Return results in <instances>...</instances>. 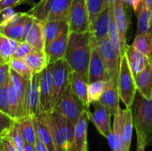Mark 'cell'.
I'll return each mask as SVG.
<instances>
[{
  "instance_id": "cell-1",
  "label": "cell",
  "mask_w": 152,
  "mask_h": 151,
  "mask_svg": "<svg viewBox=\"0 0 152 151\" xmlns=\"http://www.w3.org/2000/svg\"><path fill=\"white\" fill-rule=\"evenodd\" d=\"M92 50L93 40L90 30L83 33L69 31L64 60L72 71L81 75L86 81Z\"/></svg>"
},
{
  "instance_id": "cell-2",
  "label": "cell",
  "mask_w": 152,
  "mask_h": 151,
  "mask_svg": "<svg viewBox=\"0 0 152 151\" xmlns=\"http://www.w3.org/2000/svg\"><path fill=\"white\" fill-rule=\"evenodd\" d=\"M130 109L137 141L143 142L147 147L151 145L152 97L146 99L139 92H136Z\"/></svg>"
},
{
  "instance_id": "cell-3",
  "label": "cell",
  "mask_w": 152,
  "mask_h": 151,
  "mask_svg": "<svg viewBox=\"0 0 152 151\" xmlns=\"http://www.w3.org/2000/svg\"><path fill=\"white\" fill-rule=\"evenodd\" d=\"M72 0H40L27 12L42 22L69 20Z\"/></svg>"
},
{
  "instance_id": "cell-4",
  "label": "cell",
  "mask_w": 152,
  "mask_h": 151,
  "mask_svg": "<svg viewBox=\"0 0 152 151\" xmlns=\"http://www.w3.org/2000/svg\"><path fill=\"white\" fill-rule=\"evenodd\" d=\"M50 65L52 69V109L53 110L69 84L71 69L64 59L50 62Z\"/></svg>"
},
{
  "instance_id": "cell-5",
  "label": "cell",
  "mask_w": 152,
  "mask_h": 151,
  "mask_svg": "<svg viewBox=\"0 0 152 151\" xmlns=\"http://www.w3.org/2000/svg\"><path fill=\"white\" fill-rule=\"evenodd\" d=\"M118 88L120 101L125 104L126 108H130L137 90L135 86L134 77L128 66L125 55H122L120 59L118 76Z\"/></svg>"
},
{
  "instance_id": "cell-6",
  "label": "cell",
  "mask_w": 152,
  "mask_h": 151,
  "mask_svg": "<svg viewBox=\"0 0 152 151\" xmlns=\"http://www.w3.org/2000/svg\"><path fill=\"white\" fill-rule=\"evenodd\" d=\"M93 46L95 47L98 51L107 69L110 78L118 81L121 56L117 53L109 37L106 36L93 42Z\"/></svg>"
},
{
  "instance_id": "cell-7",
  "label": "cell",
  "mask_w": 152,
  "mask_h": 151,
  "mask_svg": "<svg viewBox=\"0 0 152 151\" xmlns=\"http://www.w3.org/2000/svg\"><path fill=\"white\" fill-rule=\"evenodd\" d=\"M85 109H86L83 103L74 94V93L71 90L70 84H69L64 93L59 99L53 110L58 111L67 119L76 124L81 113Z\"/></svg>"
},
{
  "instance_id": "cell-8",
  "label": "cell",
  "mask_w": 152,
  "mask_h": 151,
  "mask_svg": "<svg viewBox=\"0 0 152 151\" xmlns=\"http://www.w3.org/2000/svg\"><path fill=\"white\" fill-rule=\"evenodd\" d=\"M68 23L70 32L83 33L90 30L89 15L86 0H72Z\"/></svg>"
},
{
  "instance_id": "cell-9",
  "label": "cell",
  "mask_w": 152,
  "mask_h": 151,
  "mask_svg": "<svg viewBox=\"0 0 152 151\" xmlns=\"http://www.w3.org/2000/svg\"><path fill=\"white\" fill-rule=\"evenodd\" d=\"M41 113L39 101V73L33 74V76L27 80L26 91L24 96L23 117L36 116Z\"/></svg>"
},
{
  "instance_id": "cell-10",
  "label": "cell",
  "mask_w": 152,
  "mask_h": 151,
  "mask_svg": "<svg viewBox=\"0 0 152 151\" xmlns=\"http://www.w3.org/2000/svg\"><path fill=\"white\" fill-rule=\"evenodd\" d=\"M32 118L37 140L44 143L49 151H58L53 137L49 113L41 112Z\"/></svg>"
},
{
  "instance_id": "cell-11",
  "label": "cell",
  "mask_w": 152,
  "mask_h": 151,
  "mask_svg": "<svg viewBox=\"0 0 152 151\" xmlns=\"http://www.w3.org/2000/svg\"><path fill=\"white\" fill-rule=\"evenodd\" d=\"M93 105L94 106V111L89 112V120L94 124L98 133L107 139L112 132V115L99 101L93 103Z\"/></svg>"
},
{
  "instance_id": "cell-12",
  "label": "cell",
  "mask_w": 152,
  "mask_h": 151,
  "mask_svg": "<svg viewBox=\"0 0 152 151\" xmlns=\"http://www.w3.org/2000/svg\"><path fill=\"white\" fill-rule=\"evenodd\" d=\"M39 101L41 112L49 113L52 109V69L50 63L39 73Z\"/></svg>"
},
{
  "instance_id": "cell-13",
  "label": "cell",
  "mask_w": 152,
  "mask_h": 151,
  "mask_svg": "<svg viewBox=\"0 0 152 151\" xmlns=\"http://www.w3.org/2000/svg\"><path fill=\"white\" fill-rule=\"evenodd\" d=\"M113 13L116 28L119 36L120 45L122 54H124L125 48L127 44L126 36L129 28V16L127 13V9L124 6L122 0H116L113 4Z\"/></svg>"
},
{
  "instance_id": "cell-14",
  "label": "cell",
  "mask_w": 152,
  "mask_h": 151,
  "mask_svg": "<svg viewBox=\"0 0 152 151\" xmlns=\"http://www.w3.org/2000/svg\"><path fill=\"white\" fill-rule=\"evenodd\" d=\"M90 109H85L81 113L77 121L75 124L74 140L70 151H83L88 147L87 130L89 123Z\"/></svg>"
},
{
  "instance_id": "cell-15",
  "label": "cell",
  "mask_w": 152,
  "mask_h": 151,
  "mask_svg": "<svg viewBox=\"0 0 152 151\" xmlns=\"http://www.w3.org/2000/svg\"><path fill=\"white\" fill-rule=\"evenodd\" d=\"M99 102L110 112L112 117L119 111L121 108L120 96L118 88V81L113 79L106 81V85L99 100Z\"/></svg>"
},
{
  "instance_id": "cell-16",
  "label": "cell",
  "mask_w": 152,
  "mask_h": 151,
  "mask_svg": "<svg viewBox=\"0 0 152 151\" xmlns=\"http://www.w3.org/2000/svg\"><path fill=\"white\" fill-rule=\"evenodd\" d=\"M53 137L58 151H67L66 148V117L56 110L49 112Z\"/></svg>"
},
{
  "instance_id": "cell-17",
  "label": "cell",
  "mask_w": 152,
  "mask_h": 151,
  "mask_svg": "<svg viewBox=\"0 0 152 151\" xmlns=\"http://www.w3.org/2000/svg\"><path fill=\"white\" fill-rule=\"evenodd\" d=\"M25 12H17L16 16L4 23L0 24V34L9 38L22 42L25 40L23 30V20Z\"/></svg>"
},
{
  "instance_id": "cell-18",
  "label": "cell",
  "mask_w": 152,
  "mask_h": 151,
  "mask_svg": "<svg viewBox=\"0 0 152 151\" xmlns=\"http://www.w3.org/2000/svg\"><path fill=\"white\" fill-rule=\"evenodd\" d=\"M110 76L107 71V69L95 47L93 46L91 58L88 67V83L94 81H108L110 80Z\"/></svg>"
},
{
  "instance_id": "cell-19",
  "label": "cell",
  "mask_w": 152,
  "mask_h": 151,
  "mask_svg": "<svg viewBox=\"0 0 152 151\" xmlns=\"http://www.w3.org/2000/svg\"><path fill=\"white\" fill-rule=\"evenodd\" d=\"M123 55H125L134 77L142 72L150 62V58L136 50L132 44H126Z\"/></svg>"
},
{
  "instance_id": "cell-20",
  "label": "cell",
  "mask_w": 152,
  "mask_h": 151,
  "mask_svg": "<svg viewBox=\"0 0 152 151\" xmlns=\"http://www.w3.org/2000/svg\"><path fill=\"white\" fill-rule=\"evenodd\" d=\"M69 35V29L63 31L45 49V53L47 55L49 62L64 59L67 45H68Z\"/></svg>"
},
{
  "instance_id": "cell-21",
  "label": "cell",
  "mask_w": 152,
  "mask_h": 151,
  "mask_svg": "<svg viewBox=\"0 0 152 151\" xmlns=\"http://www.w3.org/2000/svg\"><path fill=\"white\" fill-rule=\"evenodd\" d=\"M137 92L146 99L152 97V59H150L148 66L134 77Z\"/></svg>"
},
{
  "instance_id": "cell-22",
  "label": "cell",
  "mask_w": 152,
  "mask_h": 151,
  "mask_svg": "<svg viewBox=\"0 0 152 151\" xmlns=\"http://www.w3.org/2000/svg\"><path fill=\"white\" fill-rule=\"evenodd\" d=\"M110 6L104 8L96 17L94 21L90 25V32L93 42L108 36Z\"/></svg>"
},
{
  "instance_id": "cell-23",
  "label": "cell",
  "mask_w": 152,
  "mask_h": 151,
  "mask_svg": "<svg viewBox=\"0 0 152 151\" xmlns=\"http://www.w3.org/2000/svg\"><path fill=\"white\" fill-rule=\"evenodd\" d=\"M69 84L74 94L83 103L86 109H90V105L88 103V97H87L88 82L81 75L71 70L70 77H69Z\"/></svg>"
},
{
  "instance_id": "cell-24",
  "label": "cell",
  "mask_w": 152,
  "mask_h": 151,
  "mask_svg": "<svg viewBox=\"0 0 152 151\" xmlns=\"http://www.w3.org/2000/svg\"><path fill=\"white\" fill-rule=\"evenodd\" d=\"M25 41L31 45L35 50L45 51V37H44V22L37 19H34L32 26L28 30Z\"/></svg>"
},
{
  "instance_id": "cell-25",
  "label": "cell",
  "mask_w": 152,
  "mask_h": 151,
  "mask_svg": "<svg viewBox=\"0 0 152 151\" xmlns=\"http://www.w3.org/2000/svg\"><path fill=\"white\" fill-rule=\"evenodd\" d=\"M69 29L68 21L64 20H50L44 22V37L45 49L63 31Z\"/></svg>"
},
{
  "instance_id": "cell-26",
  "label": "cell",
  "mask_w": 152,
  "mask_h": 151,
  "mask_svg": "<svg viewBox=\"0 0 152 151\" xmlns=\"http://www.w3.org/2000/svg\"><path fill=\"white\" fill-rule=\"evenodd\" d=\"M122 121H123V109H120L118 112L113 115V125H112V138L114 142L113 151H129L124 141L123 131H122Z\"/></svg>"
},
{
  "instance_id": "cell-27",
  "label": "cell",
  "mask_w": 152,
  "mask_h": 151,
  "mask_svg": "<svg viewBox=\"0 0 152 151\" xmlns=\"http://www.w3.org/2000/svg\"><path fill=\"white\" fill-rule=\"evenodd\" d=\"M16 122H17L18 131L20 136L22 137L23 141L25 142V143L36 144L37 138L32 117L26 116L16 120Z\"/></svg>"
},
{
  "instance_id": "cell-28",
  "label": "cell",
  "mask_w": 152,
  "mask_h": 151,
  "mask_svg": "<svg viewBox=\"0 0 152 151\" xmlns=\"http://www.w3.org/2000/svg\"><path fill=\"white\" fill-rule=\"evenodd\" d=\"M23 60L28 65L34 74L40 73L50 63L45 51H38L35 49Z\"/></svg>"
},
{
  "instance_id": "cell-29",
  "label": "cell",
  "mask_w": 152,
  "mask_h": 151,
  "mask_svg": "<svg viewBox=\"0 0 152 151\" xmlns=\"http://www.w3.org/2000/svg\"><path fill=\"white\" fill-rule=\"evenodd\" d=\"M132 45L148 58L152 59V28L149 31L136 34Z\"/></svg>"
},
{
  "instance_id": "cell-30",
  "label": "cell",
  "mask_w": 152,
  "mask_h": 151,
  "mask_svg": "<svg viewBox=\"0 0 152 151\" xmlns=\"http://www.w3.org/2000/svg\"><path fill=\"white\" fill-rule=\"evenodd\" d=\"M10 81L12 84L15 92L17 93V97L19 100V107H20V118L23 116V105H24V96L26 91V83L27 80L20 77L13 70H10ZM19 118V119H20Z\"/></svg>"
},
{
  "instance_id": "cell-31",
  "label": "cell",
  "mask_w": 152,
  "mask_h": 151,
  "mask_svg": "<svg viewBox=\"0 0 152 151\" xmlns=\"http://www.w3.org/2000/svg\"><path fill=\"white\" fill-rule=\"evenodd\" d=\"M134 124L132 119V113L130 108H126L123 109V121H122V131L124 141L127 149L130 150L132 137H133V130H134Z\"/></svg>"
},
{
  "instance_id": "cell-32",
  "label": "cell",
  "mask_w": 152,
  "mask_h": 151,
  "mask_svg": "<svg viewBox=\"0 0 152 151\" xmlns=\"http://www.w3.org/2000/svg\"><path fill=\"white\" fill-rule=\"evenodd\" d=\"M19 43L20 42L16 40L0 34V55L6 62H9V61L13 57Z\"/></svg>"
},
{
  "instance_id": "cell-33",
  "label": "cell",
  "mask_w": 152,
  "mask_h": 151,
  "mask_svg": "<svg viewBox=\"0 0 152 151\" xmlns=\"http://www.w3.org/2000/svg\"><path fill=\"white\" fill-rule=\"evenodd\" d=\"M108 37L110 40L115 51L119 56H122L121 45L119 36L116 28L115 20H114V13H113V5L110 6V16H109V28H108Z\"/></svg>"
},
{
  "instance_id": "cell-34",
  "label": "cell",
  "mask_w": 152,
  "mask_h": 151,
  "mask_svg": "<svg viewBox=\"0 0 152 151\" xmlns=\"http://www.w3.org/2000/svg\"><path fill=\"white\" fill-rule=\"evenodd\" d=\"M137 17V33H143L152 28V11L146 7L142 8Z\"/></svg>"
},
{
  "instance_id": "cell-35",
  "label": "cell",
  "mask_w": 152,
  "mask_h": 151,
  "mask_svg": "<svg viewBox=\"0 0 152 151\" xmlns=\"http://www.w3.org/2000/svg\"><path fill=\"white\" fill-rule=\"evenodd\" d=\"M105 85H106V81H102V80L88 83L87 97H88V103L90 106L93 103L99 101L104 91Z\"/></svg>"
},
{
  "instance_id": "cell-36",
  "label": "cell",
  "mask_w": 152,
  "mask_h": 151,
  "mask_svg": "<svg viewBox=\"0 0 152 151\" xmlns=\"http://www.w3.org/2000/svg\"><path fill=\"white\" fill-rule=\"evenodd\" d=\"M8 63H9L11 70L15 71L17 74H19L20 77H22L26 80L29 79L34 74L32 70L30 69V68L28 67V65L22 59L12 58Z\"/></svg>"
},
{
  "instance_id": "cell-37",
  "label": "cell",
  "mask_w": 152,
  "mask_h": 151,
  "mask_svg": "<svg viewBox=\"0 0 152 151\" xmlns=\"http://www.w3.org/2000/svg\"><path fill=\"white\" fill-rule=\"evenodd\" d=\"M8 101H9V116L13 119L18 120L20 118V107L19 100L15 89L9 80L8 83Z\"/></svg>"
},
{
  "instance_id": "cell-38",
  "label": "cell",
  "mask_w": 152,
  "mask_h": 151,
  "mask_svg": "<svg viewBox=\"0 0 152 151\" xmlns=\"http://www.w3.org/2000/svg\"><path fill=\"white\" fill-rule=\"evenodd\" d=\"M86 7L89 15L90 25L94 21L98 14L104 9L105 7V0H86Z\"/></svg>"
},
{
  "instance_id": "cell-39",
  "label": "cell",
  "mask_w": 152,
  "mask_h": 151,
  "mask_svg": "<svg viewBox=\"0 0 152 151\" xmlns=\"http://www.w3.org/2000/svg\"><path fill=\"white\" fill-rule=\"evenodd\" d=\"M15 121L16 120L8 114L0 111V140L9 134L12 127L15 124Z\"/></svg>"
},
{
  "instance_id": "cell-40",
  "label": "cell",
  "mask_w": 152,
  "mask_h": 151,
  "mask_svg": "<svg viewBox=\"0 0 152 151\" xmlns=\"http://www.w3.org/2000/svg\"><path fill=\"white\" fill-rule=\"evenodd\" d=\"M9 138L11 139L12 142L15 146L18 151H24V147H25V142L23 141L22 137L20 136L19 131H18V126H17V122L15 121V124L12 127L9 134Z\"/></svg>"
},
{
  "instance_id": "cell-41",
  "label": "cell",
  "mask_w": 152,
  "mask_h": 151,
  "mask_svg": "<svg viewBox=\"0 0 152 151\" xmlns=\"http://www.w3.org/2000/svg\"><path fill=\"white\" fill-rule=\"evenodd\" d=\"M8 83H6L4 85L0 86V111L4 112V113L9 115Z\"/></svg>"
},
{
  "instance_id": "cell-42",
  "label": "cell",
  "mask_w": 152,
  "mask_h": 151,
  "mask_svg": "<svg viewBox=\"0 0 152 151\" xmlns=\"http://www.w3.org/2000/svg\"><path fill=\"white\" fill-rule=\"evenodd\" d=\"M34 49L31 47V45H29L26 41H22L19 43V45L13 54L12 58H16V59H24L27 55H28Z\"/></svg>"
},
{
  "instance_id": "cell-43",
  "label": "cell",
  "mask_w": 152,
  "mask_h": 151,
  "mask_svg": "<svg viewBox=\"0 0 152 151\" xmlns=\"http://www.w3.org/2000/svg\"><path fill=\"white\" fill-rule=\"evenodd\" d=\"M75 124L66 118V148L67 151L71 150V147L74 140Z\"/></svg>"
},
{
  "instance_id": "cell-44",
  "label": "cell",
  "mask_w": 152,
  "mask_h": 151,
  "mask_svg": "<svg viewBox=\"0 0 152 151\" xmlns=\"http://www.w3.org/2000/svg\"><path fill=\"white\" fill-rule=\"evenodd\" d=\"M30 4L34 5L33 0H0V10H3L4 8H13L20 4Z\"/></svg>"
},
{
  "instance_id": "cell-45",
  "label": "cell",
  "mask_w": 152,
  "mask_h": 151,
  "mask_svg": "<svg viewBox=\"0 0 152 151\" xmlns=\"http://www.w3.org/2000/svg\"><path fill=\"white\" fill-rule=\"evenodd\" d=\"M10 66L8 62L0 64V86L8 83L10 80Z\"/></svg>"
},
{
  "instance_id": "cell-46",
  "label": "cell",
  "mask_w": 152,
  "mask_h": 151,
  "mask_svg": "<svg viewBox=\"0 0 152 151\" xmlns=\"http://www.w3.org/2000/svg\"><path fill=\"white\" fill-rule=\"evenodd\" d=\"M0 141H1V143L3 145V148H4V151H18L8 135L6 137L2 138Z\"/></svg>"
},
{
  "instance_id": "cell-47",
  "label": "cell",
  "mask_w": 152,
  "mask_h": 151,
  "mask_svg": "<svg viewBox=\"0 0 152 151\" xmlns=\"http://www.w3.org/2000/svg\"><path fill=\"white\" fill-rule=\"evenodd\" d=\"M35 147H36V151H49L48 149L46 148V146L44 143H42L41 142H39L38 140L37 141Z\"/></svg>"
},
{
  "instance_id": "cell-48",
  "label": "cell",
  "mask_w": 152,
  "mask_h": 151,
  "mask_svg": "<svg viewBox=\"0 0 152 151\" xmlns=\"http://www.w3.org/2000/svg\"><path fill=\"white\" fill-rule=\"evenodd\" d=\"M147 148L146 144L142 142V141H137V148H136V151H145Z\"/></svg>"
},
{
  "instance_id": "cell-49",
  "label": "cell",
  "mask_w": 152,
  "mask_h": 151,
  "mask_svg": "<svg viewBox=\"0 0 152 151\" xmlns=\"http://www.w3.org/2000/svg\"><path fill=\"white\" fill-rule=\"evenodd\" d=\"M24 151H36V147H35V144L25 143Z\"/></svg>"
},
{
  "instance_id": "cell-50",
  "label": "cell",
  "mask_w": 152,
  "mask_h": 151,
  "mask_svg": "<svg viewBox=\"0 0 152 151\" xmlns=\"http://www.w3.org/2000/svg\"><path fill=\"white\" fill-rule=\"evenodd\" d=\"M132 2H133V0H122V3L126 9L128 7H132Z\"/></svg>"
},
{
  "instance_id": "cell-51",
  "label": "cell",
  "mask_w": 152,
  "mask_h": 151,
  "mask_svg": "<svg viewBox=\"0 0 152 151\" xmlns=\"http://www.w3.org/2000/svg\"><path fill=\"white\" fill-rule=\"evenodd\" d=\"M144 3H145L146 7L152 11V0H144Z\"/></svg>"
},
{
  "instance_id": "cell-52",
  "label": "cell",
  "mask_w": 152,
  "mask_h": 151,
  "mask_svg": "<svg viewBox=\"0 0 152 151\" xmlns=\"http://www.w3.org/2000/svg\"><path fill=\"white\" fill-rule=\"evenodd\" d=\"M116 0H105V7H109L110 5H113Z\"/></svg>"
},
{
  "instance_id": "cell-53",
  "label": "cell",
  "mask_w": 152,
  "mask_h": 151,
  "mask_svg": "<svg viewBox=\"0 0 152 151\" xmlns=\"http://www.w3.org/2000/svg\"><path fill=\"white\" fill-rule=\"evenodd\" d=\"M5 62H6V61H4V59H3V58L1 57V55H0V64L5 63Z\"/></svg>"
},
{
  "instance_id": "cell-54",
  "label": "cell",
  "mask_w": 152,
  "mask_h": 151,
  "mask_svg": "<svg viewBox=\"0 0 152 151\" xmlns=\"http://www.w3.org/2000/svg\"><path fill=\"white\" fill-rule=\"evenodd\" d=\"M0 151H4V148H3V145H2V143H1V141H0Z\"/></svg>"
},
{
  "instance_id": "cell-55",
  "label": "cell",
  "mask_w": 152,
  "mask_h": 151,
  "mask_svg": "<svg viewBox=\"0 0 152 151\" xmlns=\"http://www.w3.org/2000/svg\"><path fill=\"white\" fill-rule=\"evenodd\" d=\"M88 150V147H87V148H86V149H85L83 151H86V150Z\"/></svg>"
},
{
  "instance_id": "cell-56",
  "label": "cell",
  "mask_w": 152,
  "mask_h": 151,
  "mask_svg": "<svg viewBox=\"0 0 152 151\" xmlns=\"http://www.w3.org/2000/svg\"><path fill=\"white\" fill-rule=\"evenodd\" d=\"M1 11H2V10H0V13H1Z\"/></svg>"
},
{
  "instance_id": "cell-57",
  "label": "cell",
  "mask_w": 152,
  "mask_h": 151,
  "mask_svg": "<svg viewBox=\"0 0 152 151\" xmlns=\"http://www.w3.org/2000/svg\"><path fill=\"white\" fill-rule=\"evenodd\" d=\"M86 151H88V150H86Z\"/></svg>"
}]
</instances>
